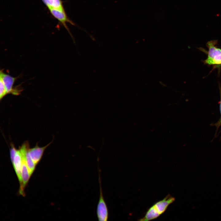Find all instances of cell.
<instances>
[{
	"instance_id": "4fadbf2b",
	"label": "cell",
	"mask_w": 221,
	"mask_h": 221,
	"mask_svg": "<svg viewBox=\"0 0 221 221\" xmlns=\"http://www.w3.org/2000/svg\"><path fill=\"white\" fill-rule=\"evenodd\" d=\"M17 149L13 144L11 145L10 150V158L12 163H13Z\"/></svg>"
},
{
	"instance_id": "7c38bea8",
	"label": "cell",
	"mask_w": 221,
	"mask_h": 221,
	"mask_svg": "<svg viewBox=\"0 0 221 221\" xmlns=\"http://www.w3.org/2000/svg\"><path fill=\"white\" fill-rule=\"evenodd\" d=\"M219 89L220 95V100L219 102V111L220 114V117L219 119L218 120V122L216 123L213 124V125L215 126L216 129V133L218 131V130L220 126H221V87L219 86Z\"/></svg>"
},
{
	"instance_id": "3957f363",
	"label": "cell",
	"mask_w": 221,
	"mask_h": 221,
	"mask_svg": "<svg viewBox=\"0 0 221 221\" xmlns=\"http://www.w3.org/2000/svg\"><path fill=\"white\" fill-rule=\"evenodd\" d=\"M28 148L25 145H22L19 148L22 156V164L21 171V182L20 185L19 193L23 196H25V190L28 184L30 175L29 169L27 165L25 158V154Z\"/></svg>"
},
{
	"instance_id": "6da1fadb",
	"label": "cell",
	"mask_w": 221,
	"mask_h": 221,
	"mask_svg": "<svg viewBox=\"0 0 221 221\" xmlns=\"http://www.w3.org/2000/svg\"><path fill=\"white\" fill-rule=\"evenodd\" d=\"M175 200L174 197L168 195L163 199L156 202L150 207L144 216L139 220L148 221L157 218L163 214L169 206Z\"/></svg>"
},
{
	"instance_id": "30bf717a",
	"label": "cell",
	"mask_w": 221,
	"mask_h": 221,
	"mask_svg": "<svg viewBox=\"0 0 221 221\" xmlns=\"http://www.w3.org/2000/svg\"><path fill=\"white\" fill-rule=\"evenodd\" d=\"M29 148H30L28 149L26 152L25 158L27 165L29 169L30 174L31 176L35 170L37 165L34 162L29 155L28 151Z\"/></svg>"
},
{
	"instance_id": "52a82bcc",
	"label": "cell",
	"mask_w": 221,
	"mask_h": 221,
	"mask_svg": "<svg viewBox=\"0 0 221 221\" xmlns=\"http://www.w3.org/2000/svg\"><path fill=\"white\" fill-rule=\"evenodd\" d=\"M52 142L43 147H39L37 145L28 150L29 155L34 162L37 165L41 160L45 149Z\"/></svg>"
},
{
	"instance_id": "277c9868",
	"label": "cell",
	"mask_w": 221,
	"mask_h": 221,
	"mask_svg": "<svg viewBox=\"0 0 221 221\" xmlns=\"http://www.w3.org/2000/svg\"><path fill=\"white\" fill-rule=\"evenodd\" d=\"M100 171H99V197L97 208V215L99 221H107L108 218V208L103 194Z\"/></svg>"
},
{
	"instance_id": "8992f818",
	"label": "cell",
	"mask_w": 221,
	"mask_h": 221,
	"mask_svg": "<svg viewBox=\"0 0 221 221\" xmlns=\"http://www.w3.org/2000/svg\"><path fill=\"white\" fill-rule=\"evenodd\" d=\"M48 9L51 15L57 19L66 29L73 40V37L66 25V23H69L74 26H76V25L68 17L65 11H62L54 8H49Z\"/></svg>"
},
{
	"instance_id": "7a4b0ae2",
	"label": "cell",
	"mask_w": 221,
	"mask_h": 221,
	"mask_svg": "<svg viewBox=\"0 0 221 221\" xmlns=\"http://www.w3.org/2000/svg\"><path fill=\"white\" fill-rule=\"evenodd\" d=\"M217 43V40H214L207 43L208 50L207 52V57L204 61V64L216 66L221 65V48L215 46Z\"/></svg>"
},
{
	"instance_id": "ba28073f",
	"label": "cell",
	"mask_w": 221,
	"mask_h": 221,
	"mask_svg": "<svg viewBox=\"0 0 221 221\" xmlns=\"http://www.w3.org/2000/svg\"><path fill=\"white\" fill-rule=\"evenodd\" d=\"M22 156L20 149H17L12 163L15 172L19 182L20 185L21 182V171L22 164Z\"/></svg>"
},
{
	"instance_id": "9c48e42d",
	"label": "cell",
	"mask_w": 221,
	"mask_h": 221,
	"mask_svg": "<svg viewBox=\"0 0 221 221\" xmlns=\"http://www.w3.org/2000/svg\"><path fill=\"white\" fill-rule=\"evenodd\" d=\"M47 8L65 11L61 0H41Z\"/></svg>"
},
{
	"instance_id": "8fae6325",
	"label": "cell",
	"mask_w": 221,
	"mask_h": 221,
	"mask_svg": "<svg viewBox=\"0 0 221 221\" xmlns=\"http://www.w3.org/2000/svg\"><path fill=\"white\" fill-rule=\"evenodd\" d=\"M0 99L1 100L6 95H7V93L4 82L1 78H0Z\"/></svg>"
},
{
	"instance_id": "5b68a950",
	"label": "cell",
	"mask_w": 221,
	"mask_h": 221,
	"mask_svg": "<svg viewBox=\"0 0 221 221\" xmlns=\"http://www.w3.org/2000/svg\"><path fill=\"white\" fill-rule=\"evenodd\" d=\"M0 78L2 79L5 85L7 94H11L14 95H19L22 90L19 87L13 88L14 83L18 77H14L4 73L3 70L0 72Z\"/></svg>"
}]
</instances>
